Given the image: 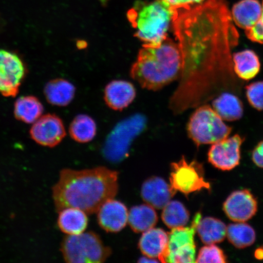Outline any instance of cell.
I'll return each mask as SVG.
<instances>
[{
	"label": "cell",
	"instance_id": "obj_33",
	"mask_svg": "<svg viewBox=\"0 0 263 263\" xmlns=\"http://www.w3.org/2000/svg\"><path fill=\"white\" fill-rule=\"evenodd\" d=\"M252 157L256 165L263 168V141L259 143L253 151Z\"/></svg>",
	"mask_w": 263,
	"mask_h": 263
},
{
	"label": "cell",
	"instance_id": "obj_34",
	"mask_svg": "<svg viewBox=\"0 0 263 263\" xmlns=\"http://www.w3.org/2000/svg\"><path fill=\"white\" fill-rule=\"evenodd\" d=\"M139 262H160L158 261L156 259L151 258L149 257H147V256H144V257H141L139 259V260L138 261Z\"/></svg>",
	"mask_w": 263,
	"mask_h": 263
},
{
	"label": "cell",
	"instance_id": "obj_25",
	"mask_svg": "<svg viewBox=\"0 0 263 263\" xmlns=\"http://www.w3.org/2000/svg\"><path fill=\"white\" fill-rule=\"evenodd\" d=\"M44 112V106L38 98L34 96L22 97L15 101L14 116L22 122L34 123Z\"/></svg>",
	"mask_w": 263,
	"mask_h": 263
},
{
	"label": "cell",
	"instance_id": "obj_7",
	"mask_svg": "<svg viewBox=\"0 0 263 263\" xmlns=\"http://www.w3.org/2000/svg\"><path fill=\"white\" fill-rule=\"evenodd\" d=\"M146 118L137 114L121 121L108 135L103 148L108 162L118 163L129 156L133 141L146 127Z\"/></svg>",
	"mask_w": 263,
	"mask_h": 263
},
{
	"label": "cell",
	"instance_id": "obj_26",
	"mask_svg": "<svg viewBox=\"0 0 263 263\" xmlns=\"http://www.w3.org/2000/svg\"><path fill=\"white\" fill-rule=\"evenodd\" d=\"M69 133L72 139L77 142L88 143L96 136L97 125L93 118L88 115H79L72 121Z\"/></svg>",
	"mask_w": 263,
	"mask_h": 263
},
{
	"label": "cell",
	"instance_id": "obj_18",
	"mask_svg": "<svg viewBox=\"0 0 263 263\" xmlns=\"http://www.w3.org/2000/svg\"><path fill=\"white\" fill-rule=\"evenodd\" d=\"M75 87L64 79H55L45 85L44 94L49 104L54 106H67L73 100Z\"/></svg>",
	"mask_w": 263,
	"mask_h": 263
},
{
	"label": "cell",
	"instance_id": "obj_20",
	"mask_svg": "<svg viewBox=\"0 0 263 263\" xmlns=\"http://www.w3.org/2000/svg\"><path fill=\"white\" fill-rule=\"evenodd\" d=\"M201 219V213H197L194 217L190 227L185 228V226L172 229V232L169 233L168 256L180 250L196 245L195 233L197 232V226Z\"/></svg>",
	"mask_w": 263,
	"mask_h": 263
},
{
	"label": "cell",
	"instance_id": "obj_31",
	"mask_svg": "<svg viewBox=\"0 0 263 263\" xmlns=\"http://www.w3.org/2000/svg\"><path fill=\"white\" fill-rule=\"evenodd\" d=\"M246 34L250 40L263 44V1L260 18L254 27L246 31Z\"/></svg>",
	"mask_w": 263,
	"mask_h": 263
},
{
	"label": "cell",
	"instance_id": "obj_17",
	"mask_svg": "<svg viewBox=\"0 0 263 263\" xmlns=\"http://www.w3.org/2000/svg\"><path fill=\"white\" fill-rule=\"evenodd\" d=\"M261 13L262 6L258 0H241L233 5L231 15L238 27L248 31L258 22Z\"/></svg>",
	"mask_w": 263,
	"mask_h": 263
},
{
	"label": "cell",
	"instance_id": "obj_15",
	"mask_svg": "<svg viewBox=\"0 0 263 263\" xmlns=\"http://www.w3.org/2000/svg\"><path fill=\"white\" fill-rule=\"evenodd\" d=\"M169 234L162 229L153 228L143 232L139 248L147 257L166 262L168 256Z\"/></svg>",
	"mask_w": 263,
	"mask_h": 263
},
{
	"label": "cell",
	"instance_id": "obj_22",
	"mask_svg": "<svg viewBox=\"0 0 263 263\" xmlns=\"http://www.w3.org/2000/svg\"><path fill=\"white\" fill-rule=\"evenodd\" d=\"M235 74L246 81L255 78L260 70V62L254 51L246 49L233 55Z\"/></svg>",
	"mask_w": 263,
	"mask_h": 263
},
{
	"label": "cell",
	"instance_id": "obj_6",
	"mask_svg": "<svg viewBox=\"0 0 263 263\" xmlns=\"http://www.w3.org/2000/svg\"><path fill=\"white\" fill-rule=\"evenodd\" d=\"M189 136L197 146L214 144L227 139L232 128L223 122L215 110L208 105L197 108L187 126Z\"/></svg>",
	"mask_w": 263,
	"mask_h": 263
},
{
	"label": "cell",
	"instance_id": "obj_19",
	"mask_svg": "<svg viewBox=\"0 0 263 263\" xmlns=\"http://www.w3.org/2000/svg\"><path fill=\"white\" fill-rule=\"evenodd\" d=\"M58 226L65 234L74 235L83 233L87 228V213L77 208H66L59 212Z\"/></svg>",
	"mask_w": 263,
	"mask_h": 263
},
{
	"label": "cell",
	"instance_id": "obj_32",
	"mask_svg": "<svg viewBox=\"0 0 263 263\" xmlns=\"http://www.w3.org/2000/svg\"><path fill=\"white\" fill-rule=\"evenodd\" d=\"M170 5L173 10L189 9L201 4L206 0H163Z\"/></svg>",
	"mask_w": 263,
	"mask_h": 263
},
{
	"label": "cell",
	"instance_id": "obj_37",
	"mask_svg": "<svg viewBox=\"0 0 263 263\" xmlns=\"http://www.w3.org/2000/svg\"><path fill=\"white\" fill-rule=\"evenodd\" d=\"M101 3V4L103 5H106V3L108 1V0H99Z\"/></svg>",
	"mask_w": 263,
	"mask_h": 263
},
{
	"label": "cell",
	"instance_id": "obj_36",
	"mask_svg": "<svg viewBox=\"0 0 263 263\" xmlns=\"http://www.w3.org/2000/svg\"><path fill=\"white\" fill-rule=\"evenodd\" d=\"M5 24V23L4 20H3L2 16L0 15V31H1L2 29L4 27Z\"/></svg>",
	"mask_w": 263,
	"mask_h": 263
},
{
	"label": "cell",
	"instance_id": "obj_10",
	"mask_svg": "<svg viewBox=\"0 0 263 263\" xmlns=\"http://www.w3.org/2000/svg\"><path fill=\"white\" fill-rule=\"evenodd\" d=\"M244 139L235 135L212 144L209 151V162L222 171H230L239 165L241 146Z\"/></svg>",
	"mask_w": 263,
	"mask_h": 263
},
{
	"label": "cell",
	"instance_id": "obj_24",
	"mask_svg": "<svg viewBox=\"0 0 263 263\" xmlns=\"http://www.w3.org/2000/svg\"><path fill=\"white\" fill-rule=\"evenodd\" d=\"M213 109L223 120H238L243 115L241 101L232 93H222L213 101Z\"/></svg>",
	"mask_w": 263,
	"mask_h": 263
},
{
	"label": "cell",
	"instance_id": "obj_5",
	"mask_svg": "<svg viewBox=\"0 0 263 263\" xmlns=\"http://www.w3.org/2000/svg\"><path fill=\"white\" fill-rule=\"evenodd\" d=\"M61 251L65 261L69 263L103 262L111 254V249L93 232L66 236Z\"/></svg>",
	"mask_w": 263,
	"mask_h": 263
},
{
	"label": "cell",
	"instance_id": "obj_12",
	"mask_svg": "<svg viewBox=\"0 0 263 263\" xmlns=\"http://www.w3.org/2000/svg\"><path fill=\"white\" fill-rule=\"evenodd\" d=\"M223 209L232 221L245 222L255 216L257 212L258 203L249 190H238L228 197L223 203Z\"/></svg>",
	"mask_w": 263,
	"mask_h": 263
},
{
	"label": "cell",
	"instance_id": "obj_13",
	"mask_svg": "<svg viewBox=\"0 0 263 263\" xmlns=\"http://www.w3.org/2000/svg\"><path fill=\"white\" fill-rule=\"evenodd\" d=\"M128 210L123 203L111 199L105 202L98 211V222L107 232L117 233L126 227Z\"/></svg>",
	"mask_w": 263,
	"mask_h": 263
},
{
	"label": "cell",
	"instance_id": "obj_27",
	"mask_svg": "<svg viewBox=\"0 0 263 263\" xmlns=\"http://www.w3.org/2000/svg\"><path fill=\"white\" fill-rule=\"evenodd\" d=\"M162 219L171 229L182 228L189 223L190 212L182 202L171 200L163 209Z\"/></svg>",
	"mask_w": 263,
	"mask_h": 263
},
{
	"label": "cell",
	"instance_id": "obj_8",
	"mask_svg": "<svg viewBox=\"0 0 263 263\" xmlns=\"http://www.w3.org/2000/svg\"><path fill=\"white\" fill-rule=\"evenodd\" d=\"M170 183L176 192L188 196L203 189L210 190L211 185L205 179L202 164L196 160L187 162L182 157L179 162L171 164Z\"/></svg>",
	"mask_w": 263,
	"mask_h": 263
},
{
	"label": "cell",
	"instance_id": "obj_9",
	"mask_svg": "<svg viewBox=\"0 0 263 263\" xmlns=\"http://www.w3.org/2000/svg\"><path fill=\"white\" fill-rule=\"evenodd\" d=\"M25 75L21 58L14 52L0 49V93L5 97H15Z\"/></svg>",
	"mask_w": 263,
	"mask_h": 263
},
{
	"label": "cell",
	"instance_id": "obj_21",
	"mask_svg": "<svg viewBox=\"0 0 263 263\" xmlns=\"http://www.w3.org/2000/svg\"><path fill=\"white\" fill-rule=\"evenodd\" d=\"M158 220L155 209L147 204L133 206L128 215V223L136 233H143L154 228Z\"/></svg>",
	"mask_w": 263,
	"mask_h": 263
},
{
	"label": "cell",
	"instance_id": "obj_3",
	"mask_svg": "<svg viewBox=\"0 0 263 263\" xmlns=\"http://www.w3.org/2000/svg\"><path fill=\"white\" fill-rule=\"evenodd\" d=\"M182 69L179 44L167 37L159 44L143 45L132 66L130 76L141 87L156 91L178 78Z\"/></svg>",
	"mask_w": 263,
	"mask_h": 263
},
{
	"label": "cell",
	"instance_id": "obj_30",
	"mask_svg": "<svg viewBox=\"0 0 263 263\" xmlns=\"http://www.w3.org/2000/svg\"><path fill=\"white\" fill-rule=\"evenodd\" d=\"M246 96L253 107L263 110V81L248 85L246 88Z\"/></svg>",
	"mask_w": 263,
	"mask_h": 263
},
{
	"label": "cell",
	"instance_id": "obj_1",
	"mask_svg": "<svg viewBox=\"0 0 263 263\" xmlns=\"http://www.w3.org/2000/svg\"><path fill=\"white\" fill-rule=\"evenodd\" d=\"M173 29L182 57L180 108L198 106L235 83L232 50L238 44L226 0L173 10Z\"/></svg>",
	"mask_w": 263,
	"mask_h": 263
},
{
	"label": "cell",
	"instance_id": "obj_23",
	"mask_svg": "<svg viewBox=\"0 0 263 263\" xmlns=\"http://www.w3.org/2000/svg\"><path fill=\"white\" fill-rule=\"evenodd\" d=\"M197 232L203 244L215 245L227 237V226L221 220L206 217L200 219Z\"/></svg>",
	"mask_w": 263,
	"mask_h": 263
},
{
	"label": "cell",
	"instance_id": "obj_28",
	"mask_svg": "<svg viewBox=\"0 0 263 263\" xmlns=\"http://www.w3.org/2000/svg\"><path fill=\"white\" fill-rule=\"evenodd\" d=\"M227 237L236 248L245 249L254 244L256 233L248 223L239 222L227 227Z\"/></svg>",
	"mask_w": 263,
	"mask_h": 263
},
{
	"label": "cell",
	"instance_id": "obj_29",
	"mask_svg": "<svg viewBox=\"0 0 263 263\" xmlns=\"http://www.w3.org/2000/svg\"><path fill=\"white\" fill-rule=\"evenodd\" d=\"M195 262L226 263L228 261L222 249L215 245H209L200 249Z\"/></svg>",
	"mask_w": 263,
	"mask_h": 263
},
{
	"label": "cell",
	"instance_id": "obj_16",
	"mask_svg": "<svg viewBox=\"0 0 263 263\" xmlns=\"http://www.w3.org/2000/svg\"><path fill=\"white\" fill-rule=\"evenodd\" d=\"M136 91L130 82L116 80L108 84L104 90V100L108 107L114 110H122L136 98Z\"/></svg>",
	"mask_w": 263,
	"mask_h": 263
},
{
	"label": "cell",
	"instance_id": "obj_11",
	"mask_svg": "<svg viewBox=\"0 0 263 263\" xmlns=\"http://www.w3.org/2000/svg\"><path fill=\"white\" fill-rule=\"evenodd\" d=\"M31 139L40 145L54 147L66 136L63 121L57 115L47 114L33 124L29 131Z\"/></svg>",
	"mask_w": 263,
	"mask_h": 263
},
{
	"label": "cell",
	"instance_id": "obj_4",
	"mask_svg": "<svg viewBox=\"0 0 263 263\" xmlns=\"http://www.w3.org/2000/svg\"><path fill=\"white\" fill-rule=\"evenodd\" d=\"M127 16L135 29V36L143 45H156L168 37L174 11L163 0L137 2L127 12Z\"/></svg>",
	"mask_w": 263,
	"mask_h": 263
},
{
	"label": "cell",
	"instance_id": "obj_2",
	"mask_svg": "<svg viewBox=\"0 0 263 263\" xmlns=\"http://www.w3.org/2000/svg\"><path fill=\"white\" fill-rule=\"evenodd\" d=\"M119 173L106 167L73 170L64 169L52 187V198L59 212L66 208H77L90 215L97 213L107 200L118 192Z\"/></svg>",
	"mask_w": 263,
	"mask_h": 263
},
{
	"label": "cell",
	"instance_id": "obj_14",
	"mask_svg": "<svg viewBox=\"0 0 263 263\" xmlns=\"http://www.w3.org/2000/svg\"><path fill=\"white\" fill-rule=\"evenodd\" d=\"M177 192L162 177L153 176L145 180L141 186V196L144 202L154 209H163Z\"/></svg>",
	"mask_w": 263,
	"mask_h": 263
},
{
	"label": "cell",
	"instance_id": "obj_35",
	"mask_svg": "<svg viewBox=\"0 0 263 263\" xmlns=\"http://www.w3.org/2000/svg\"><path fill=\"white\" fill-rule=\"evenodd\" d=\"M255 256L256 259H263V248H260L256 250L255 252Z\"/></svg>",
	"mask_w": 263,
	"mask_h": 263
}]
</instances>
